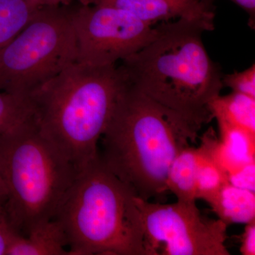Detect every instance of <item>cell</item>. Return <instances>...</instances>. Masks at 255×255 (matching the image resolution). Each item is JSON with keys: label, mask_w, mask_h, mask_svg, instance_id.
Segmentation results:
<instances>
[{"label": "cell", "mask_w": 255, "mask_h": 255, "mask_svg": "<svg viewBox=\"0 0 255 255\" xmlns=\"http://www.w3.org/2000/svg\"><path fill=\"white\" fill-rule=\"evenodd\" d=\"M152 41L122 60L124 80L201 130L214 119L210 105L220 95L223 74L209 56L199 23L162 22Z\"/></svg>", "instance_id": "6da1fadb"}, {"label": "cell", "mask_w": 255, "mask_h": 255, "mask_svg": "<svg viewBox=\"0 0 255 255\" xmlns=\"http://www.w3.org/2000/svg\"><path fill=\"white\" fill-rule=\"evenodd\" d=\"M124 82L101 137L100 157L139 198L163 203L169 192L166 180L172 161L181 151L197 142L200 130L124 78Z\"/></svg>", "instance_id": "7a4b0ae2"}, {"label": "cell", "mask_w": 255, "mask_h": 255, "mask_svg": "<svg viewBox=\"0 0 255 255\" xmlns=\"http://www.w3.org/2000/svg\"><path fill=\"white\" fill-rule=\"evenodd\" d=\"M116 65L78 62L32 94L38 130L80 171L100 155L98 142L124 86Z\"/></svg>", "instance_id": "3957f363"}, {"label": "cell", "mask_w": 255, "mask_h": 255, "mask_svg": "<svg viewBox=\"0 0 255 255\" xmlns=\"http://www.w3.org/2000/svg\"><path fill=\"white\" fill-rule=\"evenodd\" d=\"M136 196L100 155L80 169L53 218L69 255H145Z\"/></svg>", "instance_id": "277c9868"}, {"label": "cell", "mask_w": 255, "mask_h": 255, "mask_svg": "<svg viewBox=\"0 0 255 255\" xmlns=\"http://www.w3.org/2000/svg\"><path fill=\"white\" fill-rule=\"evenodd\" d=\"M79 171L42 135L33 114L0 135V178L13 228L25 236L50 221Z\"/></svg>", "instance_id": "5b68a950"}, {"label": "cell", "mask_w": 255, "mask_h": 255, "mask_svg": "<svg viewBox=\"0 0 255 255\" xmlns=\"http://www.w3.org/2000/svg\"><path fill=\"white\" fill-rule=\"evenodd\" d=\"M69 6L38 8L0 50V91L31 96L76 63L78 46Z\"/></svg>", "instance_id": "8992f818"}, {"label": "cell", "mask_w": 255, "mask_h": 255, "mask_svg": "<svg viewBox=\"0 0 255 255\" xmlns=\"http://www.w3.org/2000/svg\"><path fill=\"white\" fill-rule=\"evenodd\" d=\"M145 255H230L227 228L201 214L196 204H167L136 196Z\"/></svg>", "instance_id": "52a82bcc"}, {"label": "cell", "mask_w": 255, "mask_h": 255, "mask_svg": "<svg viewBox=\"0 0 255 255\" xmlns=\"http://www.w3.org/2000/svg\"><path fill=\"white\" fill-rule=\"evenodd\" d=\"M77 38V62L90 66L116 65L148 44L153 28L131 13L107 5L69 6Z\"/></svg>", "instance_id": "ba28073f"}, {"label": "cell", "mask_w": 255, "mask_h": 255, "mask_svg": "<svg viewBox=\"0 0 255 255\" xmlns=\"http://www.w3.org/2000/svg\"><path fill=\"white\" fill-rule=\"evenodd\" d=\"M93 4L126 10L150 26L177 18L199 23L205 31L215 29L216 10L200 0H94Z\"/></svg>", "instance_id": "9c48e42d"}, {"label": "cell", "mask_w": 255, "mask_h": 255, "mask_svg": "<svg viewBox=\"0 0 255 255\" xmlns=\"http://www.w3.org/2000/svg\"><path fill=\"white\" fill-rule=\"evenodd\" d=\"M68 241L57 220L39 223L14 238L6 255H69Z\"/></svg>", "instance_id": "30bf717a"}, {"label": "cell", "mask_w": 255, "mask_h": 255, "mask_svg": "<svg viewBox=\"0 0 255 255\" xmlns=\"http://www.w3.org/2000/svg\"><path fill=\"white\" fill-rule=\"evenodd\" d=\"M203 155L204 151L200 145H191L181 151L172 161L166 184L179 202L196 204V175Z\"/></svg>", "instance_id": "8fae6325"}, {"label": "cell", "mask_w": 255, "mask_h": 255, "mask_svg": "<svg viewBox=\"0 0 255 255\" xmlns=\"http://www.w3.org/2000/svg\"><path fill=\"white\" fill-rule=\"evenodd\" d=\"M208 204L218 219L227 226L248 223L255 219V191L233 185L228 182Z\"/></svg>", "instance_id": "7c38bea8"}, {"label": "cell", "mask_w": 255, "mask_h": 255, "mask_svg": "<svg viewBox=\"0 0 255 255\" xmlns=\"http://www.w3.org/2000/svg\"><path fill=\"white\" fill-rule=\"evenodd\" d=\"M218 123H225L255 134V98L232 92L218 96L210 105Z\"/></svg>", "instance_id": "4fadbf2b"}, {"label": "cell", "mask_w": 255, "mask_h": 255, "mask_svg": "<svg viewBox=\"0 0 255 255\" xmlns=\"http://www.w3.org/2000/svg\"><path fill=\"white\" fill-rule=\"evenodd\" d=\"M38 9L28 0H0V50L23 29Z\"/></svg>", "instance_id": "5bb4252c"}, {"label": "cell", "mask_w": 255, "mask_h": 255, "mask_svg": "<svg viewBox=\"0 0 255 255\" xmlns=\"http://www.w3.org/2000/svg\"><path fill=\"white\" fill-rule=\"evenodd\" d=\"M200 146L204 155L196 175V198L209 203L229 182L224 171L210 157L205 147Z\"/></svg>", "instance_id": "9a60e30c"}, {"label": "cell", "mask_w": 255, "mask_h": 255, "mask_svg": "<svg viewBox=\"0 0 255 255\" xmlns=\"http://www.w3.org/2000/svg\"><path fill=\"white\" fill-rule=\"evenodd\" d=\"M33 114L31 96L11 95L0 91V135Z\"/></svg>", "instance_id": "2e32d148"}, {"label": "cell", "mask_w": 255, "mask_h": 255, "mask_svg": "<svg viewBox=\"0 0 255 255\" xmlns=\"http://www.w3.org/2000/svg\"><path fill=\"white\" fill-rule=\"evenodd\" d=\"M223 86L229 87L233 92L255 98V65L253 64L244 71L223 75Z\"/></svg>", "instance_id": "e0dca14e"}, {"label": "cell", "mask_w": 255, "mask_h": 255, "mask_svg": "<svg viewBox=\"0 0 255 255\" xmlns=\"http://www.w3.org/2000/svg\"><path fill=\"white\" fill-rule=\"evenodd\" d=\"M17 235L9 222L4 202H0V255H7L8 250Z\"/></svg>", "instance_id": "ac0fdd59"}, {"label": "cell", "mask_w": 255, "mask_h": 255, "mask_svg": "<svg viewBox=\"0 0 255 255\" xmlns=\"http://www.w3.org/2000/svg\"><path fill=\"white\" fill-rule=\"evenodd\" d=\"M255 163L247 164L228 176V182L236 187L255 191Z\"/></svg>", "instance_id": "d6986e66"}, {"label": "cell", "mask_w": 255, "mask_h": 255, "mask_svg": "<svg viewBox=\"0 0 255 255\" xmlns=\"http://www.w3.org/2000/svg\"><path fill=\"white\" fill-rule=\"evenodd\" d=\"M240 251L243 255H255V219L246 223L242 235Z\"/></svg>", "instance_id": "ffe728a7"}, {"label": "cell", "mask_w": 255, "mask_h": 255, "mask_svg": "<svg viewBox=\"0 0 255 255\" xmlns=\"http://www.w3.org/2000/svg\"><path fill=\"white\" fill-rule=\"evenodd\" d=\"M206 6L211 9L216 10L214 5L216 0H200ZM235 4H237L242 8L249 15L248 25L252 29L255 28V0H230Z\"/></svg>", "instance_id": "44dd1931"}, {"label": "cell", "mask_w": 255, "mask_h": 255, "mask_svg": "<svg viewBox=\"0 0 255 255\" xmlns=\"http://www.w3.org/2000/svg\"><path fill=\"white\" fill-rule=\"evenodd\" d=\"M37 8L43 6H69L74 3H80L82 5L93 4L94 0H28Z\"/></svg>", "instance_id": "7402d4cb"}, {"label": "cell", "mask_w": 255, "mask_h": 255, "mask_svg": "<svg viewBox=\"0 0 255 255\" xmlns=\"http://www.w3.org/2000/svg\"><path fill=\"white\" fill-rule=\"evenodd\" d=\"M6 199V191L4 184L0 178V202H4Z\"/></svg>", "instance_id": "603a6c76"}]
</instances>
